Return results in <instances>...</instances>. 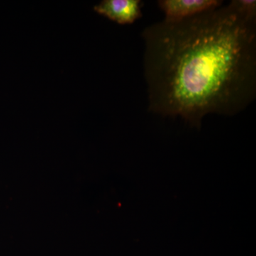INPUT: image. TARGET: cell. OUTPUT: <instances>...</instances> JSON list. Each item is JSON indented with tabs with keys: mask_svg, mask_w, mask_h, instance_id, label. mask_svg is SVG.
<instances>
[{
	"mask_svg": "<svg viewBox=\"0 0 256 256\" xmlns=\"http://www.w3.org/2000/svg\"><path fill=\"white\" fill-rule=\"evenodd\" d=\"M148 108L200 128L208 114L232 116L256 95V2L234 0L142 32Z\"/></svg>",
	"mask_w": 256,
	"mask_h": 256,
	"instance_id": "obj_1",
	"label": "cell"
},
{
	"mask_svg": "<svg viewBox=\"0 0 256 256\" xmlns=\"http://www.w3.org/2000/svg\"><path fill=\"white\" fill-rule=\"evenodd\" d=\"M140 0H104L94 6L96 12L120 24H131L142 18Z\"/></svg>",
	"mask_w": 256,
	"mask_h": 256,
	"instance_id": "obj_3",
	"label": "cell"
},
{
	"mask_svg": "<svg viewBox=\"0 0 256 256\" xmlns=\"http://www.w3.org/2000/svg\"><path fill=\"white\" fill-rule=\"evenodd\" d=\"M218 0H160V9L164 12V20L174 22L193 18L224 4Z\"/></svg>",
	"mask_w": 256,
	"mask_h": 256,
	"instance_id": "obj_2",
	"label": "cell"
}]
</instances>
